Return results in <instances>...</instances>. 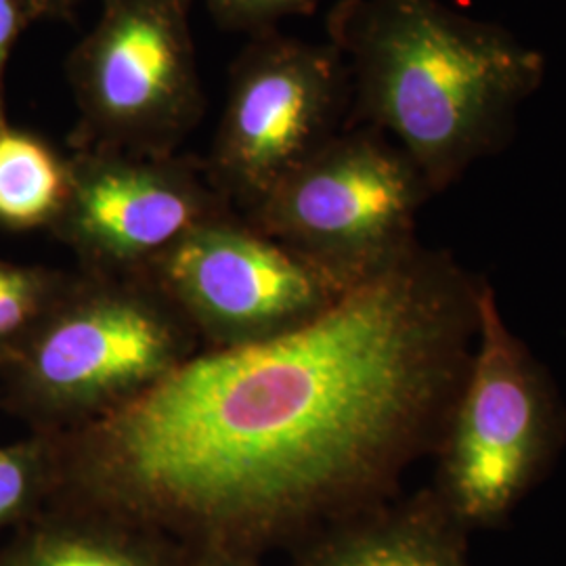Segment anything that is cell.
Segmentation results:
<instances>
[{"label":"cell","instance_id":"obj_1","mask_svg":"<svg viewBox=\"0 0 566 566\" xmlns=\"http://www.w3.org/2000/svg\"><path fill=\"white\" fill-rule=\"evenodd\" d=\"M485 277L420 242L298 324L179 361L91 420L97 506L250 542L380 506L437 453Z\"/></svg>","mask_w":566,"mask_h":566},{"label":"cell","instance_id":"obj_2","mask_svg":"<svg viewBox=\"0 0 566 566\" xmlns=\"http://www.w3.org/2000/svg\"><path fill=\"white\" fill-rule=\"evenodd\" d=\"M325 30L350 76L346 128L382 130L432 196L506 151L546 76L542 53L443 0H338Z\"/></svg>","mask_w":566,"mask_h":566},{"label":"cell","instance_id":"obj_3","mask_svg":"<svg viewBox=\"0 0 566 566\" xmlns=\"http://www.w3.org/2000/svg\"><path fill=\"white\" fill-rule=\"evenodd\" d=\"M565 441L566 407L552 374L507 325L485 282L474 350L434 453L432 491L468 531L504 525Z\"/></svg>","mask_w":566,"mask_h":566},{"label":"cell","instance_id":"obj_4","mask_svg":"<svg viewBox=\"0 0 566 566\" xmlns=\"http://www.w3.org/2000/svg\"><path fill=\"white\" fill-rule=\"evenodd\" d=\"M430 198L397 143L350 126L292 168L250 210V224L346 290L418 242L416 219Z\"/></svg>","mask_w":566,"mask_h":566},{"label":"cell","instance_id":"obj_5","mask_svg":"<svg viewBox=\"0 0 566 566\" xmlns=\"http://www.w3.org/2000/svg\"><path fill=\"white\" fill-rule=\"evenodd\" d=\"M191 0H102L67 60L76 151L172 156L206 112Z\"/></svg>","mask_w":566,"mask_h":566},{"label":"cell","instance_id":"obj_6","mask_svg":"<svg viewBox=\"0 0 566 566\" xmlns=\"http://www.w3.org/2000/svg\"><path fill=\"white\" fill-rule=\"evenodd\" d=\"M350 76L329 42L271 30L231 63L224 109L203 166L224 200L254 210L283 177L346 128Z\"/></svg>","mask_w":566,"mask_h":566},{"label":"cell","instance_id":"obj_7","mask_svg":"<svg viewBox=\"0 0 566 566\" xmlns=\"http://www.w3.org/2000/svg\"><path fill=\"white\" fill-rule=\"evenodd\" d=\"M202 170L177 154L76 151L63 233L105 269L151 266L182 238L229 214V202Z\"/></svg>","mask_w":566,"mask_h":566},{"label":"cell","instance_id":"obj_8","mask_svg":"<svg viewBox=\"0 0 566 566\" xmlns=\"http://www.w3.org/2000/svg\"><path fill=\"white\" fill-rule=\"evenodd\" d=\"M151 269L203 322L243 334L266 336L298 324L344 292L303 256L231 214L182 238Z\"/></svg>","mask_w":566,"mask_h":566},{"label":"cell","instance_id":"obj_9","mask_svg":"<svg viewBox=\"0 0 566 566\" xmlns=\"http://www.w3.org/2000/svg\"><path fill=\"white\" fill-rule=\"evenodd\" d=\"M36 346L42 390L70 405L120 403L179 364L170 322L139 292L95 290Z\"/></svg>","mask_w":566,"mask_h":566},{"label":"cell","instance_id":"obj_10","mask_svg":"<svg viewBox=\"0 0 566 566\" xmlns=\"http://www.w3.org/2000/svg\"><path fill=\"white\" fill-rule=\"evenodd\" d=\"M465 535L430 486L340 521L303 566H468Z\"/></svg>","mask_w":566,"mask_h":566},{"label":"cell","instance_id":"obj_11","mask_svg":"<svg viewBox=\"0 0 566 566\" xmlns=\"http://www.w3.org/2000/svg\"><path fill=\"white\" fill-rule=\"evenodd\" d=\"M70 163L39 137L0 126V221L34 227L60 221L70 198Z\"/></svg>","mask_w":566,"mask_h":566},{"label":"cell","instance_id":"obj_12","mask_svg":"<svg viewBox=\"0 0 566 566\" xmlns=\"http://www.w3.org/2000/svg\"><path fill=\"white\" fill-rule=\"evenodd\" d=\"M25 566H156V563L143 547L105 531H91L49 539Z\"/></svg>","mask_w":566,"mask_h":566},{"label":"cell","instance_id":"obj_13","mask_svg":"<svg viewBox=\"0 0 566 566\" xmlns=\"http://www.w3.org/2000/svg\"><path fill=\"white\" fill-rule=\"evenodd\" d=\"M208 13L227 32L250 39L277 30L283 20L313 15L324 0H203Z\"/></svg>","mask_w":566,"mask_h":566},{"label":"cell","instance_id":"obj_14","mask_svg":"<svg viewBox=\"0 0 566 566\" xmlns=\"http://www.w3.org/2000/svg\"><path fill=\"white\" fill-rule=\"evenodd\" d=\"M36 283L20 269L0 266V336L18 329L34 306Z\"/></svg>","mask_w":566,"mask_h":566},{"label":"cell","instance_id":"obj_15","mask_svg":"<svg viewBox=\"0 0 566 566\" xmlns=\"http://www.w3.org/2000/svg\"><path fill=\"white\" fill-rule=\"evenodd\" d=\"M30 486V472L23 458L0 449V521L20 507Z\"/></svg>","mask_w":566,"mask_h":566},{"label":"cell","instance_id":"obj_16","mask_svg":"<svg viewBox=\"0 0 566 566\" xmlns=\"http://www.w3.org/2000/svg\"><path fill=\"white\" fill-rule=\"evenodd\" d=\"M28 23L23 15V7L18 0H0V126H4V103H2V76L4 65L9 60L11 46L21 30V25Z\"/></svg>","mask_w":566,"mask_h":566},{"label":"cell","instance_id":"obj_17","mask_svg":"<svg viewBox=\"0 0 566 566\" xmlns=\"http://www.w3.org/2000/svg\"><path fill=\"white\" fill-rule=\"evenodd\" d=\"M86 0H23L25 21L74 20Z\"/></svg>","mask_w":566,"mask_h":566}]
</instances>
